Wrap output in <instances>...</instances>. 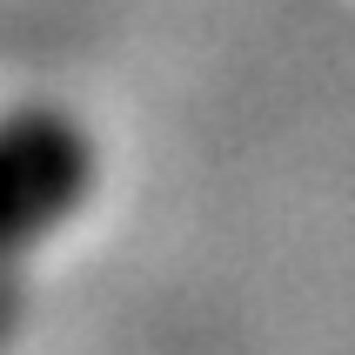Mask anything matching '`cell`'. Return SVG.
Listing matches in <instances>:
<instances>
[{"instance_id":"obj_1","label":"cell","mask_w":355,"mask_h":355,"mask_svg":"<svg viewBox=\"0 0 355 355\" xmlns=\"http://www.w3.org/2000/svg\"><path fill=\"white\" fill-rule=\"evenodd\" d=\"M101 175L87 121L60 101L0 107V268L27 261L47 235L87 208Z\"/></svg>"}]
</instances>
